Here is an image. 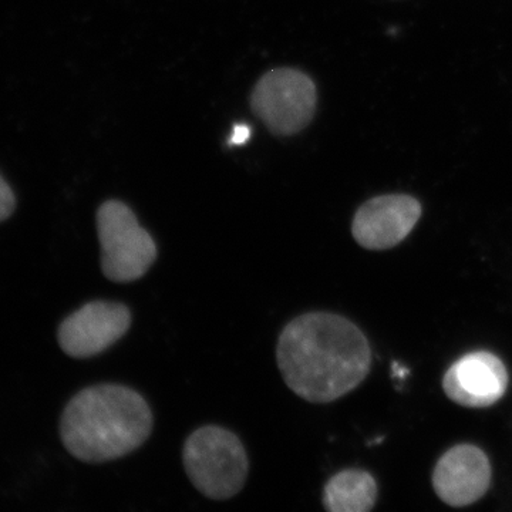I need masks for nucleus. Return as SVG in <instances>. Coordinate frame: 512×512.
Masks as SVG:
<instances>
[{
  "mask_svg": "<svg viewBox=\"0 0 512 512\" xmlns=\"http://www.w3.org/2000/svg\"><path fill=\"white\" fill-rule=\"evenodd\" d=\"M276 362L293 393L309 403L335 402L356 389L372 366L362 330L343 316L309 312L279 335Z\"/></svg>",
  "mask_w": 512,
  "mask_h": 512,
  "instance_id": "f257e3e1",
  "label": "nucleus"
},
{
  "mask_svg": "<svg viewBox=\"0 0 512 512\" xmlns=\"http://www.w3.org/2000/svg\"><path fill=\"white\" fill-rule=\"evenodd\" d=\"M153 426V413L140 393L123 384H97L67 403L60 439L83 463H109L143 446Z\"/></svg>",
  "mask_w": 512,
  "mask_h": 512,
  "instance_id": "f03ea898",
  "label": "nucleus"
},
{
  "mask_svg": "<svg viewBox=\"0 0 512 512\" xmlns=\"http://www.w3.org/2000/svg\"><path fill=\"white\" fill-rule=\"evenodd\" d=\"M183 463L191 484L210 500H229L247 483V450L237 434L221 426L210 424L191 433L185 440Z\"/></svg>",
  "mask_w": 512,
  "mask_h": 512,
  "instance_id": "7ed1b4c3",
  "label": "nucleus"
},
{
  "mask_svg": "<svg viewBox=\"0 0 512 512\" xmlns=\"http://www.w3.org/2000/svg\"><path fill=\"white\" fill-rule=\"evenodd\" d=\"M96 221L103 275L116 284L143 278L157 261L158 249L133 210L124 202L106 201L100 205Z\"/></svg>",
  "mask_w": 512,
  "mask_h": 512,
  "instance_id": "20e7f679",
  "label": "nucleus"
},
{
  "mask_svg": "<svg viewBox=\"0 0 512 512\" xmlns=\"http://www.w3.org/2000/svg\"><path fill=\"white\" fill-rule=\"evenodd\" d=\"M316 103L315 83L308 74L295 69L266 73L251 96L252 110L276 136L302 131L315 116Z\"/></svg>",
  "mask_w": 512,
  "mask_h": 512,
  "instance_id": "39448f33",
  "label": "nucleus"
},
{
  "mask_svg": "<svg viewBox=\"0 0 512 512\" xmlns=\"http://www.w3.org/2000/svg\"><path fill=\"white\" fill-rule=\"evenodd\" d=\"M133 316L124 303L93 301L60 323L57 340L67 356L89 359L106 352L130 329Z\"/></svg>",
  "mask_w": 512,
  "mask_h": 512,
  "instance_id": "423d86ee",
  "label": "nucleus"
},
{
  "mask_svg": "<svg viewBox=\"0 0 512 512\" xmlns=\"http://www.w3.org/2000/svg\"><path fill=\"white\" fill-rule=\"evenodd\" d=\"M421 204L412 195H379L356 211L352 235L360 247L384 251L409 237L421 217Z\"/></svg>",
  "mask_w": 512,
  "mask_h": 512,
  "instance_id": "0eeeda50",
  "label": "nucleus"
},
{
  "mask_svg": "<svg viewBox=\"0 0 512 512\" xmlns=\"http://www.w3.org/2000/svg\"><path fill=\"white\" fill-rule=\"evenodd\" d=\"M507 387V367L490 352H473L461 357L443 379L448 399L470 409L493 406L503 399Z\"/></svg>",
  "mask_w": 512,
  "mask_h": 512,
  "instance_id": "6e6552de",
  "label": "nucleus"
},
{
  "mask_svg": "<svg viewBox=\"0 0 512 512\" xmlns=\"http://www.w3.org/2000/svg\"><path fill=\"white\" fill-rule=\"evenodd\" d=\"M490 484V460L481 448L473 444L450 448L434 468V491L451 507L477 503L487 493Z\"/></svg>",
  "mask_w": 512,
  "mask_h": 512,
  "instance_id": "1a4fd4ad",
  "label": "nucleus"
},
{
  "mask_svg": "<svg viewBox=\"0 0 512 512\" xmlns=\"http://www.w3.org/2000/svg\"><path fill=\"white\" fill-rule=\"evenodd\" d=\"M376 500L375 478L357 468L340 471L323 488V507L330 512H367Z\"/></svg>",
  "mask_w": 512,
  "mask_h": 512,
  "instance_id": "9d476101",
  "label": "nucleus"
},
{
  "mask_svg": "<svg viewBox=\"0 0 512 512\" xmlns=\"http://www.w3.org/2000/svg\"><path fill=\"white\" fill-rule=\"evenodd\" d=\"M16 210V195L0 174V222L8 220Z\"/></svg>",
  "mask_w": 512,
  "mask_h": 512,
  "instance_id": "9b49d317",
  "label": "nucleus"
},
{
  "mask_svg": "<svg viewBox=\"0 0 512 512\" xmlns=\"http://www.w3.org/2000/svg\"><path fill=\"white\" fill-rule=\"evenodd\" d=\"M252 130L247 126V124H237L232 130L231 136H229L228 144L229 146H242V144L247 143L249 138H251Z\"/></svg>",
  "mask_w": 512,
  "mask_h": 512,
  "instance_id": "f8f14e48",
  "label": "nucleus"
}]
</instances>
